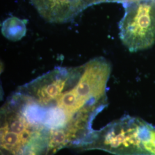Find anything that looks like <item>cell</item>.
<instances>
[{
  "mask_svg": "<svg viewBox=\"0 0 155 155\" xmlns=\"http://www.w3.org/2000/svg\"><path fill=\"white\" fill-rule=\"evenodd\" d=\"M84 147L117 155H155V127L141 118L127 116L91 133Z\"/></svg>",
  "mask_w": 155,
  "mask_h": 155,
  "instance_id": "cell-1",
  "label": "cell"
},
{
  "mask_svg": "<svg viewBox=\"0 0 155 155\" xmlns=\"http://www.w3.org/2000/svg\"><path fill=\"white\" fill-rule=\"evenodd\" d=\"M120 38L131 52L147 50L155 43V0H134L123 4Z\"/></svg>",
  "mask_w": 155,
  "mask_h": 155,
  "instance_id": "cell-2",
  "label": "cell"
},
{
  "mask_svg": "<svg viewBox=\"0 0 155 155\" xmlns=\"http://www.w3.org/2000/svg\"><path fill=\"white\" fill-rule=\"evenodd\" d=\"M45 21L61 24L72 21L87 8L83 0H29Z\"/></svg>",
  "mask_w": 155,
  "mask_h": 155,
  "instance_id": "cell-3",
  "label": "cell"
},
{
  "mask_svg": "<svg viewBox=\"0 0 155 155\" xmlns=\"http://www.w3.org/2000/svg\"><path fill=\"white\" fill-rule=\"evenodd\" d=\"M87 8L89 6L99 4L101 3L105 2H119L122 3V4L125 3L126 0H83Z\"/></svg>",
  "mask_w": 155,
  "mask_h": 155,
  "instance_id": "cell-4",
  "label": "cell"
},
{
  "mask_svg": "<svg viewBox=\"0 0 155 155\" xmlns=\"http://www.w3.org/2000/svg\"><path fill=\"white\" fill-rule=\"evenodd\" d=\"M134 1V0H126L125 2V3L127 2H129V1ZM125 3H124V4H125Z\"/></svg>",
  "mask_w": 155,
  "mask_h": 155,
  "instance_id": "cell-5",
  "label": "cell"
}]
</instances>
